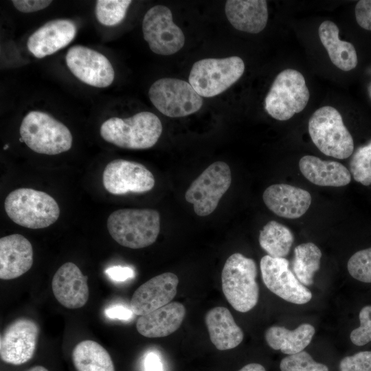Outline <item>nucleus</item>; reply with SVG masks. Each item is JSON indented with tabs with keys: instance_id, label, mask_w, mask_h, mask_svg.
<instances>
[{
	"instance_id": "obj_30",
	"label": "nucleus",
	"mask_w": 371,
	"mask_h": 371,
	"mask_svg": "<svg viewBox=\"0 0 371 371\" xmlns=\"http://www.w3.org/2000/svg\"><path fill=\"white\" fill-rule=\"evenodd\" d=\"M131 3L130 0H98L95 5L96 18L105 26L118 25L125 18Z\"/></svg>"
},
{
	"instance_id": "obj_11",
	"label": "nucleus",
	"mask_w": 371,
	"mask_h": 371,
	"mask_svg": "<svg viewBox=\"0 0 371 371\" xmlns=\"http://www.w3.org/2000/svg\"><path fill=\"white\" fill-rule=\"evenodd\" d=\"M142 32L150 50L157 54H173L185 43L182 30L173 22L170 10L164 5L153 6L146 12L142 21Z\"/></svg>"
},
{
	"instance_id": "obj_28",
	"label": "nucleus",
	"mask_w": 371,
	"mask_h": 371,
	"mask_svg": "<svg viewBox=\"0 0 371 371\" xmlns=\"http://www.w3.org/2000/svg\"><path fill=\"white\" fill-rule=\"evenodd\" d=\"M260 247L273 258H285L290 251L294 236L285 225L276 221H269L260 230Z\"/></svg>"
},
{
	"instance_id": "obj_32",
	"label": "nucleus",
	"mask_w": 371,
	"mask_h": 371,
	"mask_svg": "<svg viewBox=\"0 0 371 371\" xmlns=\"http://www.w3.org/2000/svg\"><path fill=\"white\" fill-rule=\"evenodd\" d=\"M280 368L281 371H328L326 365L315 361L303 350L282 359Z\"/></svg>"
},
{
	"instance_id": "obj_38",
	"label": "nucleus",
	"mask_w": 371,
	"mask_h": 371,
	"mask_svg": "<svg viewBox=\"0 0 371 371\" xmlns=\"http://www.w3.org/2000/svg\"><path fill=\"white\" fill-rule=\"evenodd\" d=\"M106 276L112 280L124 282L135 277L134 270L129 267L113 266L105 271Z\"/></svg>"
},
{
	"instance_id": "obj_3",
	"label": "nucleus",
	"mask_w": 371,
	"mask_h": 371,
	"mask_svg": "<svg viewBox=\"0 0 371 371\" xmlns=\"http://www.w3.org/2000/svg\"><path fill=\"white\" fill-rule=\"evenodd\" d=\"M5 211L15 223L30 229H42L54 223L60 215L56 200L45 192L19 188L8 194Z\"/></svg>"
},
{
	"instance_id": "obj_8",
	"label": "nucleus",
	"mask_w": 371,
	"mask_h": 371,
	"mask_svg": "<svg viewBox=\"0 0 371 371\" xmlns=\"http://www.w3.org/2000/svg\"><path fill=\"white\" fill-rule=\"evenodd\" d=\"M245 63L238 56L204 58L194 63L189 83L201 97H214L227 90L243 74Z\"/></svg>"
},
{
	"instance_id": "obj_1",
	"label": "nucleus",
	"mask_w": 371,
	"mask_h": 371,
	"mask_svg": "<svg viewBox=\"0 0 371 371\" xmlns=\"http://www.w3.org/2000/svg\"><path fill=\"white\" fill-rule=\"evenodd\" d=\"M106 226L120 245L141 249L153 244L160 232V215L153 209L124 208L113 212Z\"/></svg>"
},
{
	"instance_id": "obj_42",
	"label": "nucleus",
	"mask_w": 371,
	"mask_h": 371,
	"mask_svg": "<svg viewBox=\"0 0 371 371\" xmlns=\"http://www.w3.org/2000/svg\"><path fill=\"white\" fill-rule=\"evenodd\" d=\"M26 371H49L46 368L41 366H36L28 369Z\"/></svg>"
},
{
	"instance_id": "obj_20",
	"label": "nucleus",
	"mask_w": 371,
	"mask_h": 371,
	"mask_svg": "<svg viewBox=\"0 0 371 371\" xmlns=\"http://www.w3.org/2000/svg\"><path fill=\"white\" fill-rule=\"evenodd\" d=\"M33 264V249L23 235L10 234L0 239V278L12 280L28 271Z\"/></svg>"
},
{
	"instance_id": "obj_25",
	"label": "nucleus",
	"mask_w": 371,
	"mask_h": 371,
	"mask_svg": "<svg viewBox=\"0 0 371 371\" xmlns=\"http://www.w3.org/2000/svg\"><path fill=\"white\" fill-rule=\"evenodd\" d=\"M339 32L337 25L330 21H324L318 29L320 41L331 62L339 69L348 71L357 65V52L352 43L339 39Z\"/></svg>"
},
{
	"instance_id": "obj_24",
	"label": "nucleus",
	"mask_w": 371,
	"mask_h": 371,
	"mask_svg": "<svg viewBox=\"0 0 371 371\" xmlns=\"http://www.w3.org/2000/svg\"><path fill=\"white\" fill-rule=\"evenodd\" d=\"M205 319L210 340L218 350L232 349L242 342L243 332L227 308H213L206 313Z\"/></svg>"
},
{
	"instance_id": "obj_7",
	"label": "nucleus",
	"mask_w": 371,
	"mask_h": 371,
	"mask_svg": "<svg viewBox=\"0 0 371 371\" xmlns=\"http://www.w3.org/2000/svg\"><path fill=\"white\" fill-rule=\"evenodd\" d=\"M309 97L303 75L286 69L276 77L265 98V109L273 118L287 120L306 107Z\"/></svg>"
},
{
	"instance_id": "obj_5",
	"label": "nucleus",
	"mask_w": 371,
	"mask_h": 371,
	"mask_svg": "<svg viewBox=\"0 0 371 371\" xmlns=\"http://www.w3.org/2000/svg\"><path fill=\"white\" fill-rule=\"evenodd\" d=\"M23 142L33 151L55 155L69 150L73 142L69 129L47 113L29 112L19 128Z\"/></svg>"
},
{
	"instance_id": "obj_37",
	"label": "nucleus",
	"mask_w": 371,
	"mask_h": 371,
	"mask_svg": "<svg viewBox=\"0 0 371 371\" xmlns=\"http://www.w3.org/2000/svg\"><path fill=\"white\" fill-rule=\"evenodd\" d=\"M16 10L24 13H30L48 7L52 1L48 0H14L12 1Z\"/></svg>"
},
{
	"instance_id": "obj_39",
	"label": "nucleus",
	"mask_w": 371,
	"mask_h": 371,
	"mask_svg": "<svg viewBox=\"0 0 371 371\" xmlns=\"http://www.w3.org/2000/svg\"><path fill=\"white\" fill-rule=\"evenodd\" d=\"M105 314L109 319L127 321L133 317L134 313L131 308L116 304L106 308Z\"/></svg>"
},
{
	"instance_id": "obj_17",
	"label": "nucleus",
	"mask_w": 371,
	"mask_h": 371,
	"mask_svg": "<svg viewBox=\"0 0 371 371\" xmlns=\"http://www.w3.org/2000/svg\"><path fill=\"white\" fill-rule=\"evenodd\" d=\"M52 289L57 301L70 309L85 306L89 296L87 277L71 262L58 269L52 278Z\"/></svg>"
},
{
	"instance_id": "obj_12",
	"label": "nucleus",
	"mask_w": 371,
	"mask_h": 371,
	"mask_svg": "<svg viewBox=\"0 0 371 371\" xmlns=\"http://www.w3.org/2000/svg\"><path fill=\"white\" fill-rule=\"evenodd\" d=\"M260 266L264 284L278 297L297 304H306L311 300V292L291 271L285 258L266 255L261 258Z\"/></svg>"
},
{
	"instance_id": "obj_35",
	"label": "nucleus",
	"mask_w": 371,
	"mask_h": 371,
	"mask_svg": "<svg viewBox=\"0 0 371 371\" xmlns=\"http://www.w3.org/2000/svg\"><path fill=\"white\" fill-rule=\"evenodd\" d=\"M340 371H371V351H362L342 359Z\"/></svg>"
},
{
	"instance_id": "obj_15",
	"label": "nucleus",
	"mask_w": 371,
	"mask_h": 371,
	"mask_svg": "<svg viewBox=\"0 0 371 371\" xmlns=\"http://www.w3.org/2000/svg\"><path fill=\"white\" fill-rule=\"evenodd\" d=\"M39 327L32 319L20 318L11 323L0 339V356L4 362L19 366L33 357L39 335Z\"/></svg>"
},
{
	"instance_id": "obj_23",
	"label": "nucleus",
	"mask_w": 371,
	"mask_h": 371,
	"mask_svg": "<svg viewBox=\"0 0 371 371\" xmlns=\"http://www.w3.org/2000/svg\"><path fill=\"white\" fill-rule=\"evenodd\" d=\"M299 168L304 177L317 186L341 187L351 181L350 172L348 168L335 161L305 155L300 159Z\"/></svg>"
},
{
	"instance_id": "obj_10",
	"label": "nucleus",
	"mask_w": 371,
	"mask_h": 371,
	"mask_svg": "<svg viewBox=\"0 0 371 371\" xmlns=\"http://www.w3.org/2000/svg\"><path fill=\"white\" fill-rule=\"evenodd\" d=\"M231 182L229 166L223 161H215L192 182L185 194V199L193 205L198 216H208L215 210Z\"/></svg>"
},
{
	"instance_id": "obj_34",
	"label": "nucleus",
	"mask_w": 371,
	"mask_h": 371,
	"mask_svg": "<svg viewBox=\"0 0 371 371\" xmlns=\"http://www.w3.org/2000/svg\"><path fill=\"white\" fill-rule=\"evenodd\" d=\"M359 327L354 329L350 338L356 346H364L371 341V305L363 307L359 315Z\"/></svg>"
},
{
	"instance_id": "obj_22",
	"label": "nucleus",
	"mask_w": 371,
	"mask_h": 371,
	"mask_svg": "<svg viewBox=\"0 0 371 371\" xmlns=\"http://www.w3.org/2000/svg\"><path fill=\"white\" fill-rule=\"evenodd\" d=\"M225 11L232 26L242 32L258 34L267 23V2L265 0H229Z\"/></svg>"
},
{
	"instance_id": "obj_27",
	"label": "nucleus",
	"mask_w": 371,
	"mask_h": 371,
	"mask_svg": "<svg viewBox=\"0 0 371 371\" xmlns=\"http://www.w3.org/2000/svg\"><path fill=\"white\" fill-rule=\"evenodd\" d=\"M72 360L77 371H115L107 350L92 340L78 343L73 350Z\"/></svg>"
},
{
	"instance_id": "obj_9",
	"label": "nucleus",
	"mask_w": 371,
	"mask_h": 371,
	"mask_svg": "<svg viewBox=\"0 0 371 371\" xmlns=\"http://www.w3.org/2000/svg\"><path fill=\"white\" fill-rule=\"evenodd\" d=\"M148 97L153 104L164 115L180 117L198 111L203 98L192 85L183 80L164 78L150 87Z\"/></svg>"
},
{
	"instance_id": "obj_33",
	"label": "nucleus",
	"mask_w": 371,
	"mask_h": 371,
	"mask_svg": "<svg viewBox=\"0 0 371 371\" xmlns=\"http://www.w3.org/2000/svg\"><path fill=\"white\" fill-rule=\"evenodd\" d=\"M347 268L355 279L371 283V247L355 253L348 260Z\"/></svg>"
},
{
	"instance_id": "obj_40",
	"label": "nucleus",
	"mask_w": 371,
	"mask_h": 371,
	"mask_svg": "<svg viewBox=\"0 0 371 371\" xmlns=\"http://www.w3.org/2000/svg\"><path fill=\"white\" fill-rule=\"evenodd\" d=\"M144 371H164L159 356L155 352H149L144 359Z\"/></svg>"
},
{
	"instance_id": "obj_4",
	"label": "nucleus",
	"mask_w": 371,
	"mask_h": 371,
	"mask_svg": "<svg viewBox=\"0 0 371 371\" xmlns=\"http://www.w3.org/2000/svg\"><path fill=\"white\" fill-rule=\"evenodd\" d=\"M255 261L240 253L232 254L222 270L223 292L231 306L237 311L246 313L256 304L259 288L256 278Z\"/></svg>"
},
{
	"instance_id": "obj_21",
	"label": "nucleus",
	"mask_w": 371,
	"mask_h": 371,
	"mask_svg": "<svg viewBox=\"0 0 371 371\" xmlns=\"http://www.w3.org/2000/svg\"><path fill=\"white\" fill-rule=\"evenodd\" d=\"M186 315L185 306L179 302H170L146 315L136 322L138 333L149 338L163 337L175 332Z\"/></svg>"
},
{
	"instance_id": "obj_6",
	"label": "nucleus",
	"mask_w": 371,
	"mask_h": 371,
	"mask_svg": "<svg viewBox=\"0 0 371 371\" xmlns=\"http://www.w3.org/2000/svg\"><path fill=\"white\" fill-rule=\"evenodd\" d=\"M308 129L313 142L324 155L344 159L352 154L353 139L335 108L317 109L308 120Z\"/></svg>"
},
{
	"instance_id": "obj_14",
	"label": "nucleus",
	"mask_w": 371,
	"mask_h": 371,
	"mask_svg": "<svg viewBox=\"0 0 371 371\" xmlns=\"http://www.w3.org/2000/svg\"><path fill=\"white\" fill-rule=\"evenodd\" d=\"M65 60L70 71L88 85L104 88L111 85L114 80V69L109 59L87 47H71Z\"/></svg>"
},
{
	"instance_id": "obj_31",
	"label": "nucleus",
	"mask_w": 371,
	"mask_h": 371,
	"mask_svg": "<svg viewBox=\"0 0 371 371\" xmlns=\"http://www.w3.org/2000/svg\"><path fill=\"white\" fill-rule=\"evenodd\" d=\"M350 172L356 181L363 186L371 184V141L354 153L350 162Z\"/></svg>"
},
{
	"instance_id": "obj_16",
	"label": "nucleus",
	"mask_w": 371,
	"mask_h": 371,
	"mask_svg": "<svg viewBox=\"0 0 371 371\" xmlns=\"http://www.w3.org/2000/svg\"><path fill=\"white\" fill-rule=\"evenodd\" d=\"M178 277L166 272L153 277L139 286L130 302V308L137 315H144L168 304L177 294Z\"/></svg>"
},
{
	"instance_id": "obj_36",
	"label": "nucleus",
	"mask_w": 371,
	"mask_h": 371,
	"mask_svg": "<svg viewBox=\"0 0 371 371\" xmlns=\"http://www.w3.org/2000/svg\"><path fill=\"white\" fill-rule=\"evenodd\" d=\"M355 16L362 28L371 31V0H361L357 3Z\"/></svg>"
},
{
	"instance_id": "obj_29",
	"label": "nucleus",
	"mask_w": 371,
	"mask_h": 371,
	"mask_svg": "<svg viewBox=\"0 0 371 371\" xmlns=\"http://www.w3.org/2000/svg\"><path fill=\"white\" fill-rule=\"evenodd\" d=\"M321 258V250L313 243H302L295 248L292 269L304 286L313 284V277L319 269Z\"/></svg>"
},
{
	"instance_id": "obj_18",
	"label": "nucleus",
	"mask_w": 371,
	"mask_h": 371,
	"mask_svg": "<svg viewBox=\"0 0 371 371\" xmlns=\"http://www.w3.org/2000/svg\"><path fill=\"white\" fill-rule=\"evenodd\" d=\"M262 199L269 210L278 216L295 219L308 210L312 198L304 189L289 184H273L265 189Z\"/></svg>"
},
{
	"instance_id": "obj_26",
	"label": "nucleus",
	"mask_w": 371,
	"mask_h": 371,
	"mask_svg": "<svg viewBox=\"0 0 371 371\" xmlns=\"http://www.w3.org/2000/svg\"><path fill=\"white\" fill-rule=\"evenodd\" d=\"M315 333V328L309 324H302L293 330L273 326L266 330L265 339L273 350L291 355L302 351L311 343Z\"/></svg>"
},
{
	"instance_id": "obj_2",
	"label": "nucleus",
	"mask_w": 371,
	"mask_h": 371,
	"mask_svg": "<svg viewBox=\"0 0 371 371\" xmlns=\"http://www.w3.org/2000/svg\"><path fill=\"white\" fill-rule=\"evenodd\" d=\"M159 117L148 111L127 118L111 117L100 126V135L107 142L120 148L142 150L153 147L162 133Z\"/></svg>"
},
{
	"instance_id": "obj_19",
	"label": "nucleus",
	"mask_w": 371,
	"mask_h": 371,
	"mask_svg": "<svg viewBox=\"0 0 371 371\" xmlns=\"http://www.w3.org/2000/svg\"><path fill=\"white\" fill-rule=\"evenodd\" d=\"M76 30L71 20L50 21L30 36L27 49L38 58L49 56L68 45L75 38Z\"/></svg>"
},
{
	"instance_id": "obj_41",
	"label": "nucleus",
	"mask_w": 371,
	"mask_h": 371,
	"mask_svg": "<svg viewBox=\"0 0 371 371\" xmlns=\"http://www.w3.org/2000/svg\"><path fill=\"white\" fill-rule=\"evenodd\" d=\"M238 371H266V370L261 364L251 363L247 364Z\"/></svg>"
},
{
	"instance_id": "obj_13",
	"label": "nucleus",
	"mask_w": 371,
	"mask_h": 371,
	"mask_svg": "<svg viewBox=\"0 0 371 371\" xmlns=\"http://www.w3.org/2000/svg\"><path fill=\"white\" fill-rule=\"evenodd\" d=\"M104 188L111 194L144 193L155 183L153 173L144 165L132 161L117 159L109 162L102 173Z\"/></svg>"
}]
</instances>
